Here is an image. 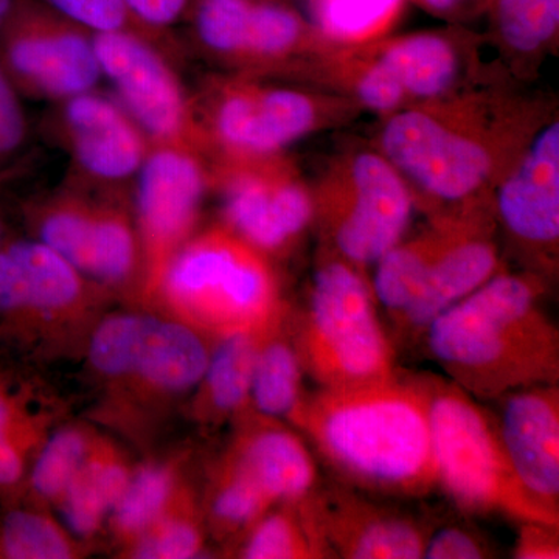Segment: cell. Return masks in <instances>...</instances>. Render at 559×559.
Instances as JSON below:
<instances>
[{"label":"cell","instance_id":"83f0119b","mask_svg":"<svg viewBox=\"0 0 559 559\" xmlns=\"http://www.w3.org/2000/svg\"><path fill=\"white\" fill-rule=\"evenodd\" d=\"M266 325L234 331L219 337L218 347L210 355L204 374L205 399L216 414H231L249 403L253 364Z\"/></svg>","mask_w":559,"mask_h":559},{"label":"cell","instance_id":"836d02e7","mask_svg":"<svg viewBox=\"0 0 559 559\" xmlns=\"http://www.w3.org/2000/svg\"><path fill=\"white\" fill-rule=\"evenodd\" d=\"M87 444L79 430H61L46 444L32 473L35 491L44 498H61L86 460Z\"/></svg>","mask_w":559,"mask_h":559},{"label":"cell","instance_id":"2e32d148","mask_svg":"<svg viewBox=\"0 0 559 559\" xmlns=\"http://www.w3.org/2000/svg\"><path fill=\"white\" fill-rule=\"evenodd\" d=\"M91 359L103 373L138 374L157 388L183 390L204 378L210 355L201 337L187 326L120 316L97 330Z\"/></svg>","mask_w":559,"mask_h":559},{"label":"cell","instance_id":"44dd1931","mask_svg":"<svg viewBox=\"0 0 559 559\" xmlns=\"http://www.w3.org/2000/svg\"><path fill=\"white\" fill-rule=\"evenodd\" d=\"M500 439L518 477L559 516V388L532 385L496 400Z\"/></svg>","mask_w":559,"mask_h":559},{"label":"cell","instance_id":"b9f144b4","mask_svg":"<svg viewBox=\"0 0 559 559\" xmlns=\"http://www.w3.org/2000/svg\"><path fill=\"white\" fill-rule=\"evenodd\" d=\"M412 2L450 24H465L466 21L485 14L491 0H412Z\"/></svg>","mask_w":559,"mask_h":559},{"label":"cell","instance_id":"e0dca14e","mask_svg":"<svg viewBox=\"0 0 559 559\" xmlns=\"http://www.w3.org/2000/svg\"><path fill=\"white\" fill-rule=\"evenodd\" d=\"M307 507L331 558H423L429 525L367 492L336 481L316 488Z\"/></svg>","mask_w":559,"mask_h":559},{"label":"cell","instance_id":"4316f807","mask_svg":"<svg viewBox=\"0 0 559 559\" xmlns=\"http://www.w3.org/2000/svg\"><path fill=\"white\" fill-rule=\"evenodd\" d=\"M307 500V499H305ZM283 503V509L267 511L250 528L240 551L248 559L331 558L307 502Z\"/></svg>","mask_w":559,"mask_h":559},{"label":"cell","instance_id":"6da1fadb","mask_svg":"<svg viewBox=\"0 0 559 559\" xmlns=\"http://www.w3.org/2000/svg\"><path fill=\"white\" fill-rule=\"evenodd\" d=\"M540 103L507 84H477L384 117L374 148L430 216L491 202L544 121Z\"/></svg>","mask_w":559,"mask_h":559},{"label":"cell","instance_id":"1f68e13d","mask_svg":"<svg viewBox=\"0 0 559 559\" xmlns=\"http://www.w3.org/2000/svg\"><path fill=\"white\" fill-rule=\"evenodd\" d=\"M274 500L237 465L227 462L221 471L212 498V514L223 532L252 527Z\"/></svg>","mask_w":559,"mask_h":559},{"label":"cell","instance_id":"30bf717a","mask_svg":"<svg viewBox=\"0 0 559 559\" xmlns=\"http://www.w3.org/2000/svg\"><path fill=\"white\" fill-rule=\"evenodd\" d=\"M0 70L20 95L62 102L102 80L92 32L43 0H13L0 25Z\"/></svg>","mask_w":559,"mask_h":559},{"label":"cell","instance_id":"603a6c76","mask_svg":"<svg viewBox=\"0 0 559 559\" xmlns=\"http://www.w3.org/2000/svg\"><path fill=\"white\" fill-rule=\"evenodd\" d=\"M80 272L39 240L0 245V316L58 310L79 299Z\"/></svg>","mask_w":559,"mask_h":559},{"label":"cell","instance_id":"f1b7e54d","mask_svg":"<svg viewBox=\"0 0 559 559\" xmlns=\"http://www.w3.org/2000/svg\"><path fill=\"white\" fill-rule=\"evenodd\" d=\"M406 0H311L312 25L330 47H355L388 36Z\"/></svg>","mask_w":559,"mask_h":559},{"label":"cell","instance_id":"7a4b0ae2","mask_svg":"<svg viewBox=\"0 0 559 559\" xmlns=\"http://www.w3.org/2000/svg\"><path fill=\"white\" fill-rule=\"evenodd\" d=\"M341 484L388 498H421L436 489L425 374L319 388L289 415Z\"/></svg>","mask_w":559,"mask_h":559},{"label":"cell","instance_id":"5b68a950","mask_svg":"<svg viewBox=\"0 0 559 559\" xmlns=\"http://www.w3.org/2000/svg\"><path fill=\"white\" fill-rule=\"evenodd\" d=\"M304 373L319 388H352L399 371L366 271L323 249L307 301L290 323Z\"/></svg>","mask_w":559,"mask_h":559},{"label":"cell","instance_id":"74e56055","mask_svg":"<svg viewBox=\"0 0 559 559\" xmlns=\"http://www.w3.org/2000/svg\"><path fill=\"white\" fill-rule=\"evenodd\" d=\"M491 544L479 530L466 524L441 525L430 528L423 558L426 559H484L495 558Z\"/></svg>","mask_w":559,"mask_h":559},{"label":"cell","instance_id":"8992f818","mask_svg":"<svg viewBox=\"0 0 559 559\" xmlns=\"http://www.w3.org/2000/svg\"><path fill=\"white\" fill-rule=\"evenodd\" d=\"M436 488L471 514H499L514 522L558 525L522 485L500 439L498 419L454 382L425 374Z\"/></svg>","mask_w":559,"mask_h":559},{"label":"cell","instance_id":"cb8c5ba5","mask_svg":"<svg viewBox=\"0 0 559 559\" xmlns=\"http://www.w3.org/2000/svg\"><path fill=\"white\" fill-rule=\"evenodd\" d=\"M462 212L430 216L425 230L412 238H403L378 260L371 288L378 305L381 304L392 320L399 318L417 296L430 266L454 234Z\"/></svg>","mask_w":559,"mask_h":559},{"label":"cell","instance_id":"ffe728a7","mask_svg":"<svg viewBox=\"0 0 559 559\" xmlns=\"http://www.w3.org/2000/svg\"><path fill=\"white\" fill-rule=\"evenodd\" d=\"M57 116L61 140L84 180L134 178L153 148L123 106L98 92L60 102Z\"/></svg>","mask_w":559,"mask_h":559},{"label":"cell","instance_id":"60d3db41","mask_svg":"<svg viewBox=\"0 0 559 559\" xmlns=\"http://www.w3.org/2000/svg\"><path fill=\"white\" fill-rule=\"evenodd\" d=\"M132 17L150 31L159 33L171 27L193 9L194 0H123Z\"/></svg>","mask_w":559,"mask_h":559},{"label":"cell","instance_id":"ee69618b","mask_svg":"<svg viewBox=\"0 0 559 559\" xmlns=\"http://www.w3.org/2000/svg\"><path fill=\"white\" fill-rule=\"evenodd\" d=\"M7 227L5 224H3L2 218H0V245H2L3 241L7 240Z\"/></svg>","mask_w":559,"mask_h":559},{"label":"cell","instance_id":"9c48e42d","mask_svg":"<svg viewBox=\"0 0 559 559\" xmlns=\"http://www.w3.org/2000/svg\"><path fill=\"white\" fill-rule=\"evenodd\" d=\"M311 191L323 249L364 271L406 237L417 207L406 180L377 148L342 153Z\"/></svg>","mask_w":559,"mask_h":559},{"label":"cell","instance_id":"ab89813d","mask_svg":"<svg viewBox=\"0 0 559 559\" xmlns=\"http://www.w3.org/2000/svg\"><path fill=\"white\" fill-rule=\"evenodd\" d=\"M518 524H520V532H518L516 543H514L513 558H559L558 525L538 521L518 522Z\"/></svg>","mask_w":559,"mask_h":559},{"label":"cell","instance_id":"484cf974","mask_svg":"<svg viewBox=\"0 0 559 559\" xmlns=\"http://www.w3.org/2000/svg\"><path fill=\"white\" fill-rule=\"evenodd\" d=\"M485 16L514 73H527L557 44L559 0H491Z\"/></svg>","mask_w":559,"mask_h":559},{"label":"cell","instance_id":"4dcf8cb0","mask_svg":"<svg viewBox=\"0 0 559 559\" xmlns=\"http://www.w3.org/2000/svg\"><path fill=\"white\" fill-rule=\"evenodd\" d=\"M69 540L57 525L28 510H11L0 520V558L64 559Z\"/></svg>","mask_w":559,"mask_h":559},{"label":"cell","instance_id":"e575fe53","mask_svg":"<svg viewBox=\"0 0 559 559\" xmlns=\"http://www.w3.org/2000/svg\"><path fill=\"white\" fill-rule=\"evenodd\" d=\"M62 16L92 33L132 32L157 44L159 33L132 17L123 0H43Z\"/></svg>","mask_w":559,"mask_h":559},{"label":"cell","instance_id":"ba28073f","mask_svg":"<svg viewBox=\"0 0 559 559\" xmlns=\"http://www.w3.org/2000/svg\"><path fill=\"white\" fill-rule=\"evenodd\" d=\"M193 105L207 159L283 154L297 140L344 123L360 110L334 92L271 86L242 73L212 81Z\"/></svg>","mask_w":559,"mask_h":559},{"label":"cell","instance_id":"ac0fdd59","mask_svg":"<svg viewBox=\"0 0 559 559\" xmlns=\"http://www.w3.org/2000/svg\"><path fill=\"white\" fill-rule=\"evenodd\" d=\"M38 240L76 271L120 282L135 263V240L121 210L94 202L70 190L35 207Z\"/></svg>","mask_w":559,"mask_h":559},{"label":"cell","instance_id":"7402d4cb","mask_svg":"<svg viewBox=\"0 0 559 559\" xmlns=\"http://www.w3.org/2000/svg\"><path fill=\"white\" fill-rule=\"evenodd\" d=\"M246 428L230 455L274 503H300L319 487L318 465L307 444L275 418Z\"/></svg>","mask_w":559,"mask_h":559},{"label":"cell","instance_id":"4fadbf2b","mask_svg":"<svg viewBox=\"0 0 559 559\" xmlns=\"http://www.w3.org/2000/svg\"><path fill=\"white\" fill-rule=\"evenodd\" d=\"M209 170L226 226L264 255L289 250L314 223L312 191L283 154L212 159Z\"/></svg>","mask_w":559,"mask_h":559},{"label":"cell","instance_id":"277c9868","mask_svg":"<svg viewBox=\"0 0 559 559\" xmlns=\"http://www.w3.org/2000/svg\"><path fill=\"white\" fill-rule=\"evenodd\" d=\"M480 35L451 24L362 46H329L301 73L385 117L487 83L480 79Z\"/></svg>","mask_w":559,"mask_h":559},{"label":"cell","instance_id":"3957f363","mask_svg":"<svg viewBox=\"0 0 559 559\" xmlns=\"http://www.w3.org/2000/svg\"><path fill=\"white\" fill-rule=\"evenodd\" d=\"M546 278L500 271L430 322L421 341L448 380L479 401L559 382V333Z\"/></svg>","mask_w":559,"mask_h":559},{"label":"cell","instance_id":"d6a6232c","mask_svg":"<svg viewBox=\"0 0 559 559\" xmlns=\"http://www.w3.org/2000/svg\"><path fill=\"white\" fill-rule=\"evenodd\" d=\"M173 491V476L167 468L150 466L128 481L123 496L117 503L116 527L124 535H142L154 522L160 520Z\"/></svg>","mask_w":559,"mask_h":559},{"label":"cell","instance_id":"f546056e","mask_svg":"<svg viewBox=\"0 0 559 559\" xmlns=\"http://www.w3.org/2000/svg\"><path fill=\"white\" fill-rule=\"evenodd\" d=\"M128 471L116 460L95 457L83 465L61 495L62 511L73 532L91 535L116 509L128 487Z\"/></svg>","mask_w":559,"mask_h":559},{"label":"cell","instance_id":"52a82bcc","mask_svg":"<svg viewBox=\"0 0 559 559\" xmlns=\"http://www.w3.org/2000/svg\"><path fill=\"white\" fill-rule=\"evenodd\" d=\"M157 288L176 311L218 337L260 329L285 308L267 255L227 226L186 242Z\"/></svg>","mask_w":559,"mask_h":559},{"label":"cell","instance_id":"8fae6325","mask_svg":"<svg viewBox=\"0 0 559 559\" xmlns=\"http://www.w3.org/2000/svg\"><path fill=\"white\" fill-rule=\"evenodd\" d=\"M202 49L242 75L299 73L329 44L311 21L274 0H194Z\"/></svg>","mask_w":559,"mask_h":559},{"label":"cell","instance_id":"d590c367","mask_svg":"<svg viewBox=\"0 0 559 559\" xmlns=\"http://www.w3.org/2000/svg\"><path fill=\"white\" fill-rule=\"evenodd\" d=\"M24 414L16 396L0 384V489L20 484L25 471Z\"/></svg>","mask_w":559,"mask_h":559},{"label":"cell","instance_id":"5bb4252c","mask_svg":"<svg viewBox=\"0 0 559 559\" xmlns=\"http://www.w3.org/2000/svg\"><path fill=\"white\" fill-rule=\"evenodd\" d=\"M492 216L530 270L550 277L558 267L559 121L550 117L530 139L491 197Z\"/></svg>","mask_w":559,"mask_h":559},{"label":"cell","instance_id":"7c38bea8","mask_svg":"<svg viewBox=\"0 0 559 559\" xmlns=\"http://www.w3.org/2000/svg\"><path fill=\"white\" fill-rule=\"evenodd\" d=\"M92 39L102 75L150 142L207 159L193 100L157 44L132 32L92 33Z\"/></svg>","mask_w":559,"mask_h":559},{"label":"cell","instance_id":"9a60e30c","mask_svg":"<svg viewBox=\"0 0 559 559\" xmlns=\"http://www.w3.org/2000/svg\"><path fill=\"white\" fill-rule=\"evenodd\" d=\"M212 187L207 159L194 151L153 145L138 173V218L150 285L162 275L197 224Z\"/></svg>","mask_w":559,"mask_h":559},{"label":"cell","instance_id":"8d00e7d4","mask_svg":"<svg viewBox=\"0 0 559 559\" xmlns=\"http://www.w3.org/2000/svg\"><path fill=\"white\" fill-rule=\"evenodd\" d=\"M202 535L197 524L189 520L156 521L142 533L135 558L186 559L200 554Z\"/></svg>","mask_w":559,"mask_h":559},{"label":"cell","instance_id":"f35d334b","mask_svg":"<svg viewBox=\"0 0 559 559\" xmlns=\"http://www.w3.org/2000/svg\"><path fill=\"white\" fill-rule=\"evenodd\" d=\"M27 119L20 94L0 70V178L7 175L27 142Z\"/></svg>","mask_w":559,"mask_h":559},{"label":"cell","instance_id":"7bdbcfd3","mask_svg":"<svg viewBox=\"0 0 559 559\" xmlns=\"http://www.w3.org/2000/svg\"><path fill=\"white\" fill-rule=\"evenodd\" d=\"M11 3H13V0H0V25H2V22L5 21L7 14H9Z\"/></svg>","mask_w":559,"mask_h":559},{"label":"cell","instance_id":"d6986e66","mask_svg":"<svg viewBox=\"0 0 559 559\" xmlns=\"http://www.w3.org/2000/svg\"><path fill=\"white\" fill-rule=\"evenodd\" d=\"M495 227L491 202L463 210L454 234L430 266L417 296L393 320L401 337L421 341L441 312L503 271Z\"/></svg>","mask_w":559,"mask_h":559},{"label":"cell","instance_id":"d4e9b609","mask_svg":"<svg viewBox=\"0 0 559 559\" xmlns=\"http://www.w3.org/2000/svg\"><path fill=\"white\" fill-rule=\"evenodd\" d=\"M288 310L283 308L261 334L249 401L264 417H288L301 400V367L288 323Z\"/></svg>","mask_w":559,"mask_h":559}]
</instances>
